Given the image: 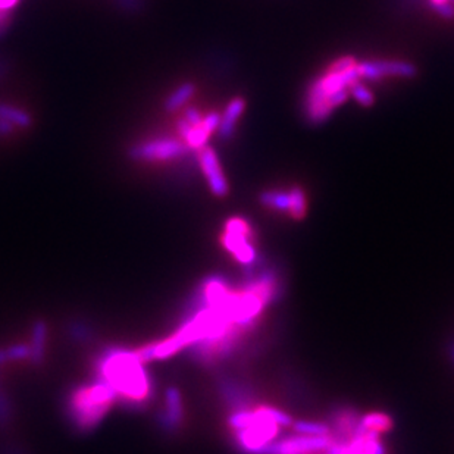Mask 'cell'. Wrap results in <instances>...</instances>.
Returning <instances> with one entry per match:
<instances>
[{
  "instance_id": "obj_12",
  "label": "cell",
  "mask_w": 454,
  "mask_h": 454,
  "mask_svg": "<svg viewBox=\"0 0 454 454\" xmlns=\"http://www.w3.org/2000/svg\"><path fill=\"white\" fill-rule=\"evenodd\" d=\"M244 109H246V100L241 97H235L228 103V106L225 108L223 114L221 115L218 125V131L222 138H230L234 134L235 125Z\"/></svg>"
},
{
  "instance_id": "obj_17",
  "label": "cell",
  "mask_w": 454,
  "mask_h": 454,
  "mask_svg": "<svg viewBox=\"0 0 454 454\" xmlns=\"http://www.w3.org/2000/svg\"><path fill=\"white\" fill-rule=\"evenodd\" d=\"M294 219H302L306 215V197L300 187H294L290 191V211Z\"/></svg>"
},
{
  "instance_id": "obj_2",
  "label": "cell",
  "mask_w": 454,
  "mask_h": 454,
  "mask_svg": "<svg viewBox=\"0 0 454 454\" xmlns=\"http://www.w3.org/2000/svg\"><path fill=\"white\" fill-rule=\"evenodd\" d=\"M359 80L356 65L344 73H334L328 69L325 75L313 81L305 99V114L310 124L318 125L325 122L347 100L350 94L348 92L350 85Z\"/></svg>"
},
{
  "instance_id": "obj_1",
  "label": "cell",
  "mask_w": 454,
  "mask_h": 454,
  "mask_svg": "<svg viewBox=\"0 0 454 454\" xmlns=\"http://www.w3.org/2000/svg\"><path fill=\"white\" fill-rule=\"evenodd\" d=\"M138 352L109 350L97 362L100 379L128 406H142L152 397V381Z\"/></svg>"
},
{
  "instance_id": "obj_9",
  "label": "cell",
  "mask_w": 454,
  "mask_h": 454,
  "mask_svg": "<svg viewBox=\"0 0 454 454\" xmlns=\"http://www.w3.org/2000/svg\"><path fill=\"white\" fill-rule=\"evenodd\" d=\"M199 162H200L203 176L207 181V185L211 188L212 193L216 197H225L228 195L230 185L223 176V171L218 159L216 152L212 147H207V146L202 147L199 150Z\"/></svg>"
},
{
  "instance_id": "obj_20",
  "label": "cell",
  "mask_w": 454,
  "mask_h": 454,
  "mask_svg": "<svg viewBox=\"0 0 454 454\" xmlns=\"http://www.w3.org/2000/svg\"><path fill=\"white\" fill-rule=\"evenodd\" d=\"M259 410L264 413L269 419V421L275 422L278 427H291L293 425V419L279 409L262 406V407H259Z\"/></svg>"
},
{
  "instance_id": "obj_16",
  "label": "cell",
  "mask_w": 454,
  "mask_h": 454,
  "mask_svg": "<svg viewBox=\"0 0 454 454\" xmlns=\"http://www.w3.org/2000/svg\"><path fill=\"white\" fill-rule=\"evenodd\" d=\"M259 200L264 206L275 209V211H279V212L290 211V193H286V191L266 190L259 196Z\"/></svg>"
},
{
  "instance_id": "obj_3",
  "label": "cell",
  "mask_w": 454,
  "mask_h": 454,
  "mask_svg": "<svg viewBox=\"0 0 454 454\" xmlns=\"http://www.w3.org/2000/svg\"><path fill=\"white\" fill-rule=\"evenodd\" d=\"M115 400V391L99 379L94 384L78 387L71 394L68 400V416L78 429L89 431L102 421Z\"/></svg>"
},
{
  "instance_id": "obj_14",
  "label": "cell",
  "mask_w": 454,
  "mask_h": 454,
  "mask_svg": "<svg viewBox=\"0 0 454 454\" xmlns=\"http://www.w3.org/2000/svg\"><path fill=\"white\" fill-rule=\"evenodd\" d=\"M195 93H196V87H195L193 82H184V84H181L165 100V109L168 112H173V111L180 109L181 106H184V104L191 97L195 96Z\"/></svg>"
},
{
  "instance_id": "obj_22",
  "label": "cell",
  "mask_w": 454,
  "mask_h": 454,
  "mask_svg": "<svg viewBox=\"0 0 454 454\" xmlns=\"http://www.w3.org/2000/svg\"><path fill=\"white\" fill-rule=\"evenodd\" d=\"M451 0H431V5L435 6V5H443V4H450Z\"/></svg>"
},
{
  "instance_id": "obj_7",
  "label": "cell",
  "mask_w": 454,
  "mask_h": 454,
  "mask_svg": "<svg viewBox=\"0 0 454 454\" xmlns=\"http://www.w3.org/2000/svg\"><path fill=\"white\" fill-rule=\"evenodd\" d=\"M359 78L381 80L384 77L412 78L416 75V66L405 61H366L357 63Z\"/></svg>"
},
{
  "instance_id": "obj_10",
  "label": "cell",
  "mask_w": 454,
  "mask_h": 454,
  "mask_svg": "<svg viewBox=\"0 0 454 454\" xmlns=\"http://www.w3.org/2000/svg\"><path fill=\"white\" fill-rule=\"evenodd\" d=\"M219 119H221V115L218 112H211L209 115L203 116V119L199 122V124H196L193 127H187V125L181 124V122H178V131L183 135V138L185 140L187 147L197 149V150L204 147L211 134L215 130H218Z\"/></svg>"
},
{
  "instance_id": "obj_4",
  "label": "cell",
  "mask_w": 454,
  "mask_h": 454,
  "mask_svg": "<svg viewBox=\"0 0 454 454\" xmlns=\"http://www.w3.org/2000/svg\"><path fill=\"white\" fill-rule=\"evenodd\" d=\"M187 150V145H183L176 138H152L133 146L130 149V158L137 162H168L181 158Z\"/></svg>"
},
{
  "instance_id": "obj_18",
  "label": "cell",
  "mask_w": 454,
  "mask_h": 454,
  "mask_svg": "<svg viewBox=\"0 0 454 454\" xmlns=\"http://www.w3.org/2000/svg\"><path fill=\"white\" fill-rule=\"evenodd\" d=\"M295 434L300 435H313V436H326L329 435L331 429L328 425L321 422H307V421H299L291 425Z\"/></svg>"
},
{
  "instance_id": "obj_21",
  "label": "cell",
  "mask_w": 454,
  "mask_h": 454,
  "mask_svg": "<svg viewBox=\"0 0 454 454\" xmlns=\"http://www.w3.org/2000/svg\"><path fill=\"white\" fill-rule=\"evenodd\" d=\"M20 4V0H0V34L9 25V12Z\"/></svg>"
},
{
  "instance_id": "obj_5",
  "label": "cell",
  "mask_w": 454,
  "mask_h": 454,
  "mask_svg": "<svg viewBox=\"0 0 454 454\" xmlns=\"http://www.w3.org/2000/svg\"><path fill=\"white\" fill-rule=\"evenodd\" d=\"M250 226L246 221L233 218L225 225V233L222 237L223 246L231 252L243 265H250L256 257V250L250 243Z\"/></svg>"
},
{
  "instance_id": "obj_15",
  "label": "cell",
  "mask_w": 454,
  "mask_h": 454,
  "mask_svg": "<svg viewBox=\"0 0 454 454\" xmlns=\"http://www.w3.org/2000/svg\"><path fill=\"white\" fill-rule=\"evenodd\" d=\"M0 119L9 122L12 127H20V128H27L32 122L31 116L25 111L5 103H0Z\"/></svg>"
},
{
  "instance_id": "obj_23",
  "label": "cell",
  "mask_w": 454,
  "mask_h": 454,
  "mask_svg": "<svg viewBox=\"0 0 454 454\" xmlns=\"http://www.w3.org/2000/svg\"><path fill=\"white\" fill-rule=\"evenodd\" d=\"M2 69H4V66H2V65H0V74H2Z\"/></svg>"
},
{
  "instance_id": "obj_19",
  "label": "cell",
  "mask_w": 454,
  "mask_h": 454,
  "mask_svg": "<svg viewBox=\"0 0 454 454\" xmlns=\"http://www.w3.org/2000/svg\"><path fill=\"white\" fill-rule=\"evenodd\" d=\"M348 92H350V94L356 99V102L359 104H362V106H364V108L372 106L374 102H375V96L369 92V89H366V87L359 81L352 84L350 90H348Z\"/></svg>"
},
{
  "instance_id": "obj_13",
  "label": "cell",
  "mask_w": 454,
  "mask_h": 454,
  "mask_svg": "<svg viewBox=\"0 0 454 454\" xmlns=\"http://www.w3.org/2000/svg\"><path fill=\"white\" fill-rule=\"evenodd\" d=\"M393 427V421L387 416V415H382V413H371V415H366L364 417H362L353 436L357 435H363L366 431H375V432H386L388 429H391ZM352 436V438H353Z\"/></svg>"
},
{
  "instance_id": "obj_8",
  "label": "cell",
  "mask_w": 454,
  "mask_h": 454,
  "mask_svg": "<svg viewBox=\"0 0 454 454\" xmlns=\"http://www.w3.org/2000/svg\"><path fill=\"white\" fill-rule=\"evenodd\" d=\"M279 427L265 417L264 421L249 427L246 429L237 431V441L241 448L252 454H259V451L271 444V441L278 435Z\"/></svg>"
},
{
  "instance_id": "obj_11",
  "label": "cell",
  "mask_w": 454,
  "mask_h": 454,
  "mask_svg": "<svg viewBox=\"0 0 454 454\" xmlns=\"http://www.w3.org/2000/svg\"><path fill=\"white\" fill-rule=\"evenodd\" d=\"M184 419L181 394L177 388H169L165 394V410L161 415V422L165 429H176Z\"/></svg>"
},
{
  "instance_id": "obj_6",
  "label": "cell",
  "mask_w": 454,
  "mask_h": 454,
  "mask_svg": "<svg viewBox=\"0 0 454 454\" xmlns=\"http://www.w3.org/2000/svg\"><path fill=\"white\" fill-rule=\"evenodd\" d=\"M333 441L334 440L329 435L313 436L297 434L283 441L268 444L259 451V454H324Z\"/></svg>"
}]
</instances>
